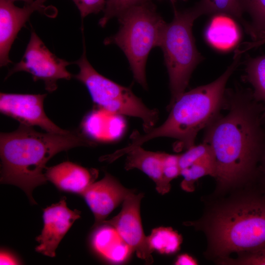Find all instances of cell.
Segmentation results:
<instances>
[{
  "instance_id": "obj_21",
  "label": "cell",
  "mask_w": 265,
  "mask_h": 265,
  "mask_svg": "<svg viewBox=\"0 0 265 265\" xmlns=\"http://www.w3.org/2000/svg\"><path fill=\"white\" fill-rule=\"evenodd\" d=\"M243 10L251 19L249 34L253 41L265 38V0H241Z\"/></svg>"
},
{
  "instance_id": "obj_4",
  "label": "cell",
  "mask_w": 265,
  "mask_h": 265,
  "mask_svg": "<svg viewBox=\"0 0 265 265\" xmlns=\"http://www.w3.org/2000/svg\"><path fill=\"white\" fill-rule=\"evenodd\" d=\"M208 228L216 255L265 247V198L248 195L227 203L215 211Z\"/></svg>"
},
{
  "instance_id": "obj_26",
  "label": "cell",
  "mask_w": 265,
  "mask_h": 265,
  "mask_svg": "<svg viewBox=\"0 0 265 265\" xmlns=\"http://www.w3.org/2000/svg\"><path fill=\"white\" fill-rule=\"evenodd\" d=\"M83 19L91 14H98L104 11L106 0H72Z\"/></svg>"
},
{
  "instance_id": "obj_3",
  "label": "cell",
  "mask_w": 265,
  "mask_h": 265,
  "mask_svg": "<svg viewBox=\"0 0 265 265\" xmlns=\"http://www.w3.org/2000/svg\"><path fill=\"white\" fill-rule=\"evenodd\" d=\"M240 54L235 52L233 61L226 70L213 81L185 92L169 110L170 113L160 126L144 134L133 132L129 144L121 149L126 154L134 148L159 137L178 140L179 149H187L194 145L200 131L206 128L219 114L224 106L226 85L238 66Z\"/></svg>"
},
{
  "instance_id": "obj_14",
  "label": "cell",
  "mask_w": 265,
  "mask_h": 265,
  "mask_svg": "<svg viewBox=\"0 0 265 265\" xmlns=\"http://www.w3.org/2000/svg\"><path fill=\"white\" fill-rule=\"evenodd\" d=\"M98 171L88 169L70 161H65L47 168L45 176L58 189L73 193L81 194L93 183Z\"/></svg>"
},
{
  "instance_id": "obj_15",
  "label": "cell",
  "mask_w": 265,
  "mask_h": 265,
  "mask_svg": "<svg viewBox=\"0 0 265 265\" xmlns=\"http://www.w3.org/2000/svg\"><path fill=\"white\" fill-rule=\"evenodd\" d=\"M94 250L105 260L113 263H122L133 252L111 225L102 223L96 227L91 237Z\"/></svg>"
},
{
  "instance_id": "obj_29",
  "label": "cell",
  "mask_w": 265,
  "mask_h": 265,
  "mask_svg": "<svg viewBox=\"0 0 265 265\" xmlns=\"http://www.w3.org/2000/svg\"><path fill=\"white\" fill-rule=\"evenodd\" d=\"M175 264L176 265H197V262L191 256L183 254L177 257Z\"/></svg>"
},
{
  "instance_id": "obj_9",
  "label": "cell",
  "mask_w": 265,
  "mask_h": 265,
  "mask_svg": "<svg viewBox=\"0 0 265 265\" xmlns=\"http://www.w3.org/2000/svg\"><path fill=\"white\" fill-rule=\"evenodd\" d=\"M143 197L142 193H132L123 202L120 212L102 224L112 226L137 256L146 264H151L154 261L153 250L149 245L148 236L144 233L140 217V202Z\"/></svg>"
},
{
  "instance_id": "obj_20",
  "label": "cell",
  "mask_w": 265,
  "mask_h": 265,
  "mask_svg": "<svg viewBox=\"0 0 265 265\" xmlns=\"http://www.w3.org/2000/svg\"><path fill=\"white\" fill-rule=\"evenodd\" d=\"M151 249L162 254H172L179 250L182 236L171 227H160L152 230L148 236Z\"/></svg>"
},
{
  "instance_id": "obj_22",
  "label": "cell",
  "mask_w": 265,
  "mask_h": 265,
  "mask_svg": "<svg viewBox=\"0 0 265 265\" xmlns=\"http://www.w3.org/2000/svg\"><path fill=\"white\" fill-rule=\"evenodd\" d=\"M214 162L212 160L201 161L195 162L189 166L181 170V175L184 179L181 184L182 189L191 192L194 190V184L199 178L206 175L214 177Z\"/></svg>"
},
{
  "instance_id": "obj_2",
  "label": "cell",
  "mask_w": 265,
  "mask_h": 265,
  "mask_svg": "<svg viewBox=\"0 0 265 265\" xmlns=\"http://www.w3.org/2000/svg\"><path fill=\"white\" fill-rule=\"evenodd\" d=\"M93 145L77 132L43 133L20 124L14 132L0 133V183L18 186L32 203L36 204L32 192L47 181L45 171L48 161L62 151Z\"/></svg>"
},
{
  "instance_id": "obj_8",
  "label": "cell",
  "mask_w": 265,
  "mask_h": 265,
  "mask_svg": "<svg viewBox=\"0 0 265 265\" xmlns=\"http://www.w3.org/2000/svg\"><path fill=\"white\" fill-rule=\"evenodd\" d=\"M74 62L60 58L52 53L34 30L21 60L9 71L5 79L17 72L30 74L34 81L42 80L45 89L52 92L57 88L59 80H70L72 75L67 67Z\"/></svg>"
},
{
  "instance_id": "obj_25",
  "label": "cell",
  "mask_w": 265,
  "mask_h": 265,
  "mask_svg": "<svg viewBox=\"0 0 265 265\" xmlns=\"http://www.w3.org/2000/svg\"><path fill=\"white\" fill-rule=\"evenodd\" d=\"M179 155L162 153V171L164 181L170 185V182L181 175L179 166Z\"/></svg>"
},
{
  "instance_id": "obj_23",
  "label": "cell",
  "mask_w": 265,
  "mask_h": 265,
  "mask_svg": "<svg viewBox=\"0 0 265 265\" xmlns=\"http://www.w3.org/2000/svg\"><path fill=\"white\" fill-rule=\"evenodd\" d=\"M204 160L214 161V159L210 146L203 141L198 145H193L187 149L185 152L179 155L181 170L195 162Z\"/></svg>"
},
{
  "instance_id": "obj_17",
  "label": "cell",
  "mask_w": 265,
  "mask_h": 265,
  "mask_svg": "<svg viewBox=\"0 0 265 265\" xmlns=\"http://www.w3.org/2000/svg\"><path fill=\"white\" fill-rule=\"evenodd\" d=\"M205 39L213 48L228 51L239 42L241 32L232 16L223 13L212 15L205 31Z\"/></svg>"
},
{
  "instance_id": "obj_33",
  "label": "cell",
  "mask_w": 265,
  "mask_h": 265,
  "mask_svg": "<svg viewBox=\"0 0 265 265\" xmlns=\"http://www.w3.org/2000/svg\"><path fill=\"white\" fill-rule=\"evenodd\" d=\"M173 4V5H175V3L178 0H169ZM183 1H186V0H182Z\"/></svg>"
},
{
  "instance_id": "obj_1",
  "label": "cell",
  "mask_w": 265,
  "mask_h": 265,
  "mask_svg": "<svg viewBox=\"0 0 265 265\" xmlns=\"http://www.w3.org/2000/svg\"><path fill=\"white\" fill-rule=\"evenodd\" d=\"M228 112L205 128L203 142L213 155L219 187L235 186L257 175L265 144L263 105L252 91H226Z\"/></svg>"
},
{
  "instance_id": "obj_32",
  "label": "cell",
  "mask_w": 265,
  "mask_h": 265,
  "mask_svg": "<svg viewBox=\"0 0 265 265\" xmlns=\"http://www.w3.org/2000/svg\"><path fill=\"white\" fill-rule=\"evenodd\" d=\"M8 0L13 2H14L15 1L21 0V1H24L26 3H30L32 2H33L34 0Z\"/></svg>"
},
{
  "instance_id": "obj_30",
  "label": "cell",
  "mask_w": 265,
  "mask_h": 265,
  "mask_svg": "<svg viewBox=\"0 0 265 265\" xmlns=\"http://www.w3.org/2000/svg\"><path fill=\"white\" fill-rule=\"evenodd\" d=\"M264 44H265V38L258 41H252L251 42L245 43L243 48H239V49H238V52L242 54L249 50L258 47Z\"/></svg>"
},
{
  "instance_id": "obj_11",
  "label": "cell",
  "mask_w": 265,
  "mask_h": 265,
  "mask_svg": "<svg viewBox=\"0 0 265 265\" xmlns=\"http://www.w3.org/2000/svg\"><path fill=\"white\" fill-rule=\"evenodd\" d=\"M80 217V212L68 208L65 197L43 210L44 226L36 238L39 243L37 252L50 257L55 256L60 242L74 222Z\"/></svg>"
},
{
  "instance_id": "obj_34",
  "label": "cell",
  "mask_w": 265,
  "mask_h": 265,
  "mask_svg": "<svg viewBox=\"0 0 265 265\" xmlns=\"http://www.w3.org/2000/svg\"><path fill=\"white\" fill-rule=\"evenodd\" d=\"M265 123V119L264 120Z\"/></svg>"
},
{
  "instance_id": "obj_7",
  "label": "cell",
  "mask_w": 265,
  "mask_h": 265,
  "mask_svg": "<svg viewBox=\"0 0 265 265\" xmlns=\"http://www.w3.org/2000/svg\"><path fill=\"white\" fill-rule=\"evenodd\" d=\"M74 63L79 68L74 77L85 86L92 101L98 106L111 114L141 119L145 132L154 128L159 119L158 110L147 107L130 88L99 73L88 60L85 46L81 56Z\"/></svg>"
},
{
  "instance_id": "obj_6",
  "label": "cell",
  "mask_w": 265,
  "mask_h": 265,
  "mask_svg": "<svg viewBox=\"0 0 265 265\" xmlns=\"http://www.w3.org/2000/svg\"><path fill=\"white\" fill-rule=\"evenodd\" d=\"M173 7V19L166 24L159 45L169 76L171 97L168 109L185 92L193 70L204 59L192 31L194 21L202 15L200 10L196 5L184 11Z\"/></svg>"
},
{
  "instance_id": "obj_31",
  "label": "cell",
  "mask_w": 265,
  "mask_h": 265,
  "mask_svg": "<svg viewBox=\"0 0 265 265\" xmlns=\"http://www.w3.org/2000/svg\"><path fill=\"white\" fill-rule=\"evenodd\" d=\"M258 175L262 177L265 183V144L258 167Z\"/></svg>"
},
{
  "instance_id": "obj_13",
  "label": "cell",
  "mask_w": 265,
  "mask_h": 265,
  "mask_svg": "<svg viewBox=\"0 0 265 265\" xmlns=\"http://www.w3.org/2000/svg\"><path fill=\"white\" fill-rule=\"evenodd\" d=\"M132 190L123 186L114 177L106 173L101 180L94 182L81 194L95 217L94 227L105 220L107 216Z\"/></svg>"
},
{
  "instance_id": "obj_18",
  "label": "cell",
  "mask_w": 265,
  "mask_h": 265,
  "mask_svg": "<svg viewBox=\"0 0 265 265\" xmlns=\"http://www.w3.org/2000/svg\"><path fill=\"white\" fill-rule=\"evenodd\" d=\"M245 79L253 90V98L263 105V119H265V55L248 57L245 63Z\"/></svg>"
},
{
  "instance_id": "obj_12",
  "label": "cell",
  "mask_w": 265,
  "mask_h": 265,
  "mask_svg": "<svg viewBox=\"0 0 265 265\" xmlns=\"http://www.w3.org/2000/svg\"><path fill=\"white\" fill-rule=\"evenodd\" d=\"M47 0H34L23 7L16 6L8 0H0V65L11 63L9 53L19 31L35 11L45 8Z\"/></svg>"
},
{
  "instance_id": "obj_24",
  "label": "cell",
  "mask_w": 265,
  "mask_h": 265,
  "mask_svg": "<svg viewBox=\"0 0 265 265\" xmlns=\"http://www.w3.org/2000/svg\"><path fill=\"white\" fill-rule=\"evenodd\" d=\"M151 0H106L104 16L99 20V25L104 27L112 18L117 17L126 9Z\"/></svg>"
},
{
  "instance_id": "obj_10",
  "label": "cell",
  "mask_w": 265,
  "mask_h": 265,
  "mask_svg": "<svg viewBox=\"0 0 265 265\" xmlns=\"http://www.w3.org/2000/svg\"><path fill=\"white\" fill-rule=\"evenodd\" d=\"M47 96L0 93L1 113L28 126H38L47 132L65 134L70 131L63 130L54 124L46 115L44 101Z\"/></svg>"
},
{
  "instance_id": "obj_19",
  "label": "cell",
  "mask_w": 265,
  "mask_h": 265,
  "mask_svg": "<svg viewBox=\"0 0 265 265\" xmlns=\"http://www.w3.org/2000/svg\"><path fill=\"white\" fill-rule=\"evenodd\" d=\"M196 5L202 15L223 13L232 16L241 22L248 33L250 25L243 20L241 0H201Z\"/></svg>"
},
{
  "instance_id": "obj_16",
  "label": "cell",
  "mask_w": 265,
  "mask_h": 265,
  "mask_svg": "<svg viewBox=\"0 0 265 265\" xmlns=\"http://www.w3.org/2000/svg\"><path fill=\"white\" fill-rule=\"evenodd\" d=\"M126 155V170L136 168L142 171L154 182L156 190L160 194H164L169 191L170 185L165 182L162 174V153L147 151L139 146Z\"/></svg>"
},
{
  "instance_id": "obj_28",
  "label": "cell",
  "mask_w": 265,
  "mask_h": 265,
  "mask_svg": "<svg viewBox=\"0 0 265 265\" xmlns=\"http://www.w3.org/2000/svg\"><path fill=\"white\" fill-rule=\"evenodd\" d=\"M0 255V265H17L20 263L13 254L6 250H1Z\"/></svg>"
},
{
  "instance_id": "obj_5",
  "label": "cell",
  "mask_w": 265,
  "mask_h": 265,
  "mask_svg": "<svg viewBox=\"0 0 265 265\" xmlns=\"http://www.w3.org/2000/svg\"><path fill=\"white\" fill-rule=\"evenodd\" d=\"M118 32L106 38L105 45L118 46L125 54L135 81L147 89L145 66L151 50L159 47L166 23L151 1L132 6L117 17Z\"/></svg>"
},
{
  "instance_id": "obj_27",
  "label": "cell",
  "mask_w": 265,
  "mask_h": 265,
  "mask_svg": "<svg viewBox=\"0 0 265 265\" xmlns=\"http://www.w3.org/2000/svg\"><path fill=\"white\" fill-rule=\"evenodd\" d=\"M232 263L239 265H265V247L248 252Z\"/></svg>"
}]
</instances>
